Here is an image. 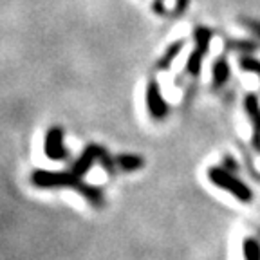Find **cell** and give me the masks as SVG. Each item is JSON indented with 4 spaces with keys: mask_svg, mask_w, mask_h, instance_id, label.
Masks as SVG:
<instances>
[{
    "mask_svg": "<svg viewBox=\"0 0 260 260\" xmlns=\"http://www.w3.org/2000/svg\"><path fill=\"white\" fill-rule=\"evenodd\" d=\"M102 162L107 170H112V162L109 161L105 150L96 145L87 146L83 154L71 165L67 170L60 172H51V170H35L31 174V183L38 188H45V190H53V188H69L74 190L89 201L92 206L102 208L105 203V193L102 188L94 186V184L85 183V174L90 170L94 162Z\"/></svg>",
    "mask_w": 260,
    "mask_h": 260,
    "instance_id": "obj_1",
    "label": "cell"
},
{
    "mask_svg": "<svg viewBox=\"0 0 260 260\" xmlns=\"http://www.w3.org/2000/svg\"><path fill=\"white\" fill-rule=\"evenodd\" d=\"M208 177H210V181L215 184V186H220L222 190L230 191V193H232L233 197H237L239 201H244V203H249V201H251V197H253L251 190H249L242 181H239L237 177L230 175L228 172L220 170V168H210Z\"/></svg>",
    "mask_w": 260,
    "mask_h": 260,
    "instance_id": "obj_2",
    "label": "cell"
},
{
    "mask_svg": "<svg viewBox=\"0 0 260 260\" xmlns=\"http://www.w3.org/2000/svg\"><path fill=\"white\" fill-rule=\"evenodd\" d=\"M45 154L53 161H61L67 157V150L63 146V132L60 126H53L45 136Z\"/></svg>",
    "mask_w": 260,
    "mask_h": 260,
    "instance_id": "obj_3",
    "label": "cell"
},
{
    "mask_svg": "<svg viewBox=\"0 0 260 260\" xmlns=\"http://www.w3.org/2000/svg\"><path fill=\"white\" fill-rule=\"evenodd\" d=\"M244 256H246V260H260V246L256 240H244Z\"/></svg>",
    "mask_w": 260,
    "mask_h": 260,
    "instance_id": "obj_4",
    "label": "cell"
},
{
    "mask_svg": "<svg viewBox=\"0 0 260 260\" xmlns=\"http://www.w3.org/2000/svg\"><path fill=\"white\" fill-rule=\"evenodd\" d=\"M118 162L119 167L125 168V170H136V168H139L143 165L141 159L132 157V155H121V157H118Z\"/></svg>",
    "mask_w": 260,
    "mask_h": 260,
    "instance_id": "obj_5",
    "label": "cell"
}]
</instances>
